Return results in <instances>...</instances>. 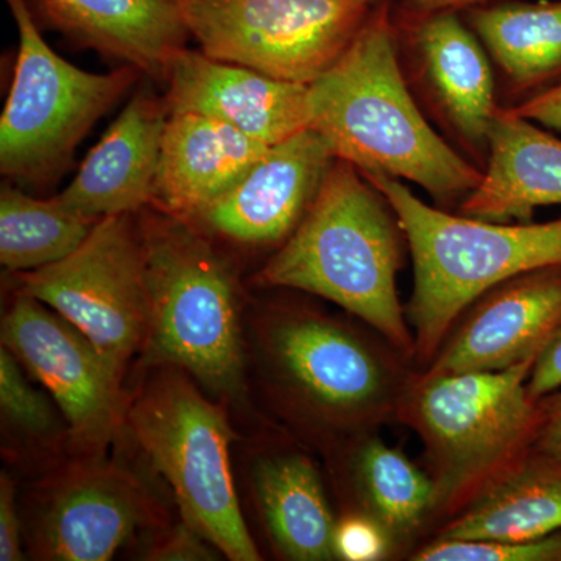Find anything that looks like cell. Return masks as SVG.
I'll list each match as a JSON object with an SVG mask.
<instances>
[{
  "label": "cell",
  "mask_w": 561,
  "mask_h": 561,
  "mask_svg": "<svg viewBox=\"0 0 561 561\" xmlns=\"http://www.w3.org/2000/svg\"><path fill=\"white\" fill-rule=\"evenodd\" d=\"M334 467L341 471L350 507L381 524L393 548L405 546L434 518L435 485L400 449L376 435L360 438L339 454Z\"/></svg>",
  "instance_id": "603a6c76"
},
{
  "label": "cell",
  "mask_w": 561,
  "mask_h": 561,
  "mask_svg": "<svg viewBox=\"0 0 561 561\" xmlns=\"http://www.w3.org/2000/svg\"><path fill=\"white\" fill-rule=\"evenodd\" d=\"M511 110L541 127L561 130V81L548 90L530 95L526 102L519 103Z\"/></svg>",
  "instance_id": "d6a6232c"
},
{
  "label": "cell",
  "mask_w": 561,
  "mask_h": 561,
  "mask_svg": "<svg viewBox=\"0 0 561 561\" xmlns=\"http://www.w3.org/2000/svg\"><path fill=\"white\" fill-rule=\"evenodd\" d=\"M335 160L331 144L306 128L268 147L230 191L186 221L214 241L278 250L308 213Z\"/></svg>",
  "instance_id": "4fadbf2b"
},
{
  "label": "cell",
  "mask_w": 561,
  "mask_h": 561,
  "mask_svg": "<svg viewBox=\"0 0 561 561\" xmlns=\"http://www.w3.org/2000/svg\"><path fill=\"white\" fill-rule=\"evenodd\" d=\"M35 7L80 46L162 81L191 36L180 0H35Z\"/></svg>",
  "instance_id": "e0dca14e"
},
{
  "label": "cell",
  "mask_w": 561,
  "mask_h": 561,
  "mask_svg": "<svg viewBox=\"0 0 561 561\" xmlns=\"http://www.w3.org/2000/svg\"><path fill=\"white\" fill-rule=\"evenodd\" d=\"M149 370L128 398L125 431L171 486L183 522L228 560H261L232 476L227 404L180 368Z\"/></svg>",
  "instance_id": "52a82bcc"
},
{
  "label": "cell",
  "mask_w": 561,
  "mask_h": 561,
  "mask_svg": "<svg viewBox=\"0 0 561 561\" xmlns=\"http://www.w3.org/2000/svg\"><path fill=\"white\" fill-rule=\"evenodd\" d=\"M247 346L272 411L331 460L397 420L416 373L367 324L306 302L262 306L247 320Z\"/></svg>",
  "instance_id": "6da1fadb"
},
{
  "label": "cell",
  "mask_w": 561,
  "mask_h": 561,
  "mask_svg": "<svg viewBox=\"0 0 561 561\" xmlns=\"http://www.w3.org/2000/svg\"><path fill=\"white\" fill-rule=\"evenodd\" d=\"M362 173V172H360ZM389 203L413 261L405 316L424 370L468 308L505 280L561 265V217L545 224H502L432 208L401 180L362 173Z\"/></svg>",
  "instance_id": "5b68a950"
},
{
  "label": "cell",
  "mask_w": 561,
  "mask_h": 561,
  "mask_svg": "<svg viewBox=\"0 0 561 561\" xmlns=\"http://www.w3.org/2000/svg\"><path fill=\"white\" fill-rule=\"evenodd\" d=\"M561 205V139L501 110L491 125L481 183L461 214L490 221H530L542 206Z\"/></svg>",
  "instance_id": "ffe728a7"
},
{
  "label": "cell",
  "mask_w": 561,
  "mask_h": 561,
  "mask_svg": "<svg viewBox=\"0 0 561 561\" xmlns=\"http://www.w3.org/2000/svg\"><path fill=\"white\" fill-rule=\"evenodd\" d=\"M142 559L149 561H210L220 559L219 549L205 537L183 522L165 530L142 552Z\"/></svg>",
  "instance_id": "f1b7e54d"
},
{
  "label": "cell",
  "mask_w": 561,
  "mask_h": 561,
  "mask_svg": "<svg viewBox=\"0 0 561 561\" xmlns=\"http://www.w3.org/2000/svg\"><path fill=\"white\" fill-rule=\"evenodd\" d=\"M311 128L362 173L411 181L463 202L482 172L431 127L402 77L389 5H378L327 72L309 84Z\"/></svg>",
  "instance_id": "7a4b0ae2"
},
{
  "label": "cell",
  "mask_w": 561,
  "mask_h": 561,
  "mask_svg": "<svg viewBox=\"0 0 561 561\" xmlns=\"http://www.w3.org/2000/svg\"><path fill=\"white\" fill-rule=\"evenodd\" d=\"M47 391L33 387L28 373L5 346H0V415L16 459H49L70 451L69 426Z\"/></svg>",
  "instance_id": "484cf974"
},
{
  "label": "cell",
  "mask_w": 561,
  "mask_h": 561,
  "mask_svg": "<svg viewBox=\"0 0 561 561\" xmlns=\"http://www.w3.org/2000/svg\"><path fill=\"white\" fill-rule=\"evenodd\" d=\"M561 323V265L505 280L472 302L427 375L505 370L540 353Z\"/></svg>",
  "instance_id": "5bb4252c"
},
{
  "label": "cell",
  "mask_w": 561,
  "mask_h": 561,
  "mask_svg": "<svg viewBox=\"0 0 561 561\" xmlns=\"http://www.w3.org/2000/svg\"><path fill=\"white\" fill-rule=\"evenodd\" d=\"M251 494L280 559L337 560V518L332 513L316 461L300 449H273L254 460Z\"/></svg>",
  "instance_id": "44dd1931"
},
{
  "label": "cell",
  "mask_w": 561,
  "mask_h": 561,
  "mask_svg": "<svg viewBox=\"0 0 561 561\" xmlns=\"http://www.w3.org/2000/svg\"><path fill=\"white\" fill-rule=\"evenodd\" d=\"M561 530V461L531 451L443 523L437 540L518 542Z\"/></svg>",
  "instance_id": "7402d4cb"
},
{
  "label": "cell",
  "mask_w": 561,
  "mask_h": 561,
  "mask_svg": "<svg viewBox=\"0 0 561 561\" xmlns=\"http://www.w3.org/2000/svg\"><path fill=\"white\" fill-rule=\"evenodd\" d=\"M416 561H561V530L535 540L485 542L437 540L412 553Z\"/></svg>",
  "instance_id": "4316f807"
},
{
  "label": "cell",
  "mask_w": 561,
  "mask_h": 561,
  "mask_svg": "<svg viewBox=\"0 0 561 561\" xmlns=\"http://www.w3.org/2000/svg\"><path fill=\"white\" fill-rule=\"evenodd\" d=\"M147 483L105 457L57 463L31 491L25 549L35 560L108 561L140 530L160 529Z\"/></svg>",
  "instance_id": "8fae6325"
},
{
  "label": "cell",
  "mask_w": 561,
  "mask_h": 561,
  "mask_svg": "<svg viewBox=\"0 0 561 561\" xmlns=\"http://www.w3.org/2000/svg\"><path fill=\"white\" fill-rule=\"evenodd\" d=\"M483 47L515 90L531 95L561 81V0L467 9Z\"/></svg>",
  "instance_id": "cb8c5ba5"
},
{
  "label": "cell",
  "mask_w": 561,
  "mask_h": 561,
  "mask_svg": "<svg viewBox=\"0 0 561 561\" xmlns=\"http://www.w3.org/2000/svg\"><path fill=\"white\" fill-rule=\"evenodd\" d=\"M138 224L150 300L140 364L180 368L214 400L243 408L250 393L247 320L230 261L180 217L146 210Z\"/></svg>",
  "instance_id": "277c9868"
},
{
  "label": "cell",
  "mask_w": 561,
  "mask_h": 561,
  "mask_svg": "<svg viewBox=\"0 0 561 561\" xmlns=\"http://www.w3.org/2000/svg\"><path fill=\"white\" fill-rule=\"evenodd\" d=\"M401 236L381 192L337 158L300 225L254 284L334 302L415 362V339L397 286Z\"/></svg>",
  "instance_id": "3957f363"
},
{
  "label": "cell",
  "mask_w": 561,
  "mask_h": 561,
  "mask_svg": "<svg viewBox=\"0 0 561 561\" xmlns=\"http://www.w3.org/2000/svg\"><path fill=\"white\" fill-rule=\"evenodd\" d=\"M203 54L311 84L337 61L371 0H180Z\"/></svg>",
  "instance_id": "9c48e42d"
},
{
  "label": "cell",
  "mask_w": 561,
  "mask_h": 561,
  "mask_svg": "<svg viewBox=\"0 0 561 561\" xmlns=\"http://www.w3.org/2000/svg\"><path fill=\"white\" fill-rule=\"evenodd\" d=\"M268 147L214 117L169 113L151 208L190 219L230 191Z\"/></svg>",
  "instance_id": "ac0fdd59"
},
{
  "label": "cell",
  "mask_w": 561,
  "mask_h": 561,
  "mask_svg": "<svg viewBox=\"0 0 561 561\" xmlns=\"http://www.w3.org/2000/svg\"><path fill=\"white\" fill-rule=\"evenodd\" d=\"M561 389V323L535 359L527 379L531 400L540 401Z\"/></svg>",
  "instance_id": "4dcf8cb0"
},
{
  "label": "cell",
  "mask_w": 561,
  "mask_h": 561,
  "mask_svg": "<svg viewBox=\"0 0 561 561\" xmlns=\"http://www.w3.org/2000/svg\"><path fill=\"white\" fill-rule=\"evenodd\" d=\"M24 523L16 502V485L7 471L0 474V560L21 561L24 552Z\"/></svg>",
  "instance_id": "f546056e"
},
{
  "label": "cell",
  "mask_w": 561,
  "mask_h": 561,
  "mask_svg": "<svg viewBox=\"0 0 561 561\" xmlns=\"http://www.w3.org/2000/svg\"><path fill=\"white\" fill-rule=\"evenodd\" d=\"M13 275L20 294L65 317L122 370L142 354L150 300L135 214L103 217L65 260Z\"/></svg>",
  "instance_id": "30bf717a"
},
{
  "label": "cell",
  "mask_w": 561,
  "mask_h": 561,
  "mask_svg": "<svg viewBox=\"0 0 561 561\" xmlns=\"http://www.w3.org/2000/svg\"><path fill=\"white\" fill-rule=\"evenodd\" d=\"M164 81L169 113L214 117L265 146L311 128L309 84L273 79L187 49L176 55Z\"/></svg>",
  "instance_id": "9a60e30c"
},
{
  "label": "cell",
  "mask_w": 561,
  "mask_h": 561,
  "mask_svg": "<svg viewBox=\"0 0 561 561\" xmlns=\"http://www.w3.org/2000/svg\"><path fill=\"white\" fill-rule=\"evenodd\" d=\"M2 346L57 402L72 457H103L125 431V371L70 321L16 291L2 317Z\"/></svg>",
  "instance_id": "7c38bea8"
},
{
  "label": "cell",
  "mask_w": 561,
  "mask_h": 561,
  "mask_svg": "<svg viewBox=\"0 0 561 561\" xmlns=\"http://www.w3.org/2000/svg\"><path fill=\"white\" fill-rule=\"evenodd\" d=\"M412 41L438 110L468 147L486 153L491 125L501 108L481 39L457 11L443 10L420 14Z\"/></svg>",
  "instance_id": "d6986e66"
},
{
  "label": "cell",
  "mask_w": 561,
  "mask_h": 561,
  "mask_svg": "<svg viewBox=\"0 0 561 561\" xmlns=\"http://www.w3.org/2000/svg\"><path fill=\"white\" fill-rule=\"evenodd\" d=\"M337 560L376 561L394 552L393 542L381 524L359 512H345L334 534Z\"/></svg>",
  "instance_id": "83f0119b"
},
{
  "label": "cell",
  "mask_w": 561,
  "mask_h": 561,
  "mask_svg": "<svg viewBox=\"0 0 561 561\" xmlns=\"http://www.w3.org/2000/svg\"><path fill=\"white\" fill-rule=\"evenodd\" d=\"M541 420L531 451L561 461V393L541 398Z\"/></svg>",
  "instance_id": "1f68e13d"
},
{
  "label": "cell",
  "mask_w": 561,
  "mask_h": 561,
  "mask_svg": "<svg viewBox=\"0 0 561 561\" xmlns=\"http://www.w3.org/2000/svg\"><path fill=\"white\" fill-rule=\"evenodd\" d=\"M20 35L13 83L0 117V171L43 181L65 168L92 125L140 72L92 73L60 57L41 35L27 0H7Z\"/></svg>",
  "instance_id": "ba28073f"
},
{
  "label": "cell",
  "mask_w": 561,
  "mask_h": 561,
  "mask_svg": "<svg viewBox=\"0 0 561 561\" xmlns=\"http://www.w3.org/2000/svg\"><path fill=\"white\" fill-rule=\"evenodd\" d=\"M371 2H375V0H371Z\"/></svg>",
  "instance_id": "e575fe53"
},
{
  "label": "cell",
  "mask_w": 561,
  "mask_h": 561,
  "mask_svg": "<svg viewBox=\"0 0 561 561\" xmlns=\"http://www.w3.org/2000/svg\"><path fill=\"white\" fill-rule=\"evenodd\" d=\"M101 219L55 197L36 198L11 186L0 192V262L11 273L32 272L73 253Z\"/></svg>",
  "instance_id": "d4e9b609"
},
{
  "label": "cell",
  "mask_w": 561,
  "mask_h": 561,
  "mask_svg": "<svg viewBox=\"0 0 561 561\" xmlns=\"http://www.w3.org/2000/svg\"><path fill=\"white\" fill-rule=\"evenodd\" d=\"M537 356L497 371L416 370L397 421L423 442L435 485L434 518L451 519L531 453L541 408L527 379Z\"/></svg>",
  "instance_id": "8992f818"
},
{
  "label": "cell",
  "mask_w": 561,
  "mask_h": 561,
  "mask_svg": "<svg viewBox=\"0 0 561 561\" xmlns=\"http://www.w3.org/2000/svg\"><path fill=\"white\" fill-rule=\"evenodd\" d=\"M486 2V0H404L405 5L409 7L416 14L434 13V11L443 10H467L470 7L479 5V3Z\"/></svg>",
  "instance_id": "836d02e7"
},
{
  "label": "cell",
  "mask_w": 561,
  "mask_h": 561,
  "mask_svg": "<svg viewBox=\"0 0 561 561\" xmlns=\"http://www.w3.org/2000/svg\"><path fill=\"white\" fill-rule=\"evenodd\" d=\"M168 119L164 99L136 92L58 198L94 219L150 206Z\"/></svg>",
  "instance_id": "2e32d148"
}]
</instances>
